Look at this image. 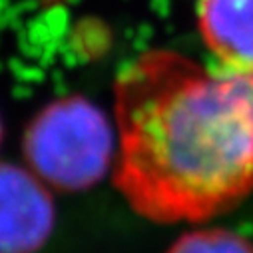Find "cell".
Returning a JSON list of instances; mask_svg holds the SVG:
<instances>
[{
    "mask_svg": "<svg viewBox=\"0 0 253 253\" xmlns=\"http://www.w3.org/2000/svg\"><path fill=\"white\" fill-rule=\"evenodd\" d=\"M114 112V185L140 217L204 223L253 194V78L150 50L118 74Z\"/></svg>",
    "mask_w": 253,
    "mask_h": 253,
    "instance_id": "1",
    "label": "cell"
},
{
    "mask_svg": "<svg viewBox=\"0 0 253 253\" xmlns=\"http://www.w3.org/2000/svg\"><path fill=\"white\" fill-rule=\"evenodd\" d=\"M106 116L84 98H66L44 108L24 138L30 169L64 192L96 185L108 171L116 140Z\"/></svg>",
    "mask_w": 253,
    "mask_h": 253,
    "instance_id": "2",
    "label": "cell"
},
{
    "mask_svg": "<svg viewBox=\"0 0 253 253\" xmlns=\"http://www.w3.org/2000/svg\"><path fill=\"white\" fill-rule=\"evenodd\" d=\"M48 185L32 171L0 164V253H34L54 229Z\"/></svg>",
    "mask_w": 253,
    "mask_h": 253,
    "instance_id": "3",
    "label": "cell"
},
{
    "mask_svg": "<svg viewBox=\"0 0 253 253\" xmlns=\"http://www.w3.org/2000/svg\"><path fill=\"white\" fill-rule=\"evenodd\" d=\"M198 30L215 66L253 78V0H198Z\"/></svg>",
    "mask_w": 253,
    "mask_h": 253,
    "instance_id": "4",
    "label": "cell"
},
{
    "mask_svg": "<svg viewBox=\"0 0 253 253\" xmlns=\"http://www.w3.org/2000/svg\"><path fill=\"white\" fill-rule=\"evenodd\" d=\"M168 253H253V241L227 227H198L175 239Z\"/></svg>",
    "mask_w": 253,
    "mask_h": 253,
    "instance_id": "5",
    "label": "cell"
},
{
    "mask_svg": "<svg viewBox=\"0 0 253 253\" xmlns=\"http://www.w3.org/2000/svg\"><path fill=\"white\" fill-rule=\"evenodd\" d=\"M0 140H2V124H0Z\"/></svg>",
    "mask_w": 253,
    "mask_h": 253,
    "instance_id": "6",
    "label": "cell"
}]
</instances>
